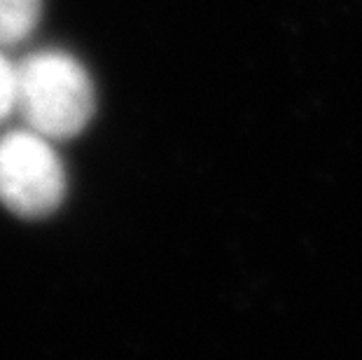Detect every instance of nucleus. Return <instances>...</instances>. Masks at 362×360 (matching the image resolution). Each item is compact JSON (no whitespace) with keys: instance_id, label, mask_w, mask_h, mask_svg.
<instances>
[{"instance_id":"f257e3e1","label":"nucleus","mask_w":362,"mask_h":360,"mask_svg":"<svg viewBox=\"0 0 362 360\" xmlns=\"http://www.w3.org/2000/svg\"><path fill=\"white\" fill-rule=\"evenodd\" d=\"M94 84L68 52L42 50L17 64V112L52 141L73 139L94 115Z\"/></svg>"},{"instance_id":"7ed1b4c3","label":"nucleus","mask_w":362,"mask_h":360,"mask_svg":"<svg viewBox=\"0 0 362 360\" xmlns=\"http://www.w3.org/2000/svg\"><path fill=\"white\" fill-rule=\"evenodd\" d=\"M42 0H0V45L24 42L40 21Z\"/></svg>"},{"instance_id":"20e7f679","label":"nucleus","mask_w":362,"mask_h":360,"mask_svg":"<svg viewBox=\"0 0 362 360\" xmlns=\"http://www.w3.org/2000/svg\"><path fill=\"white\" fill-rule=\"evenodd\" d=\"M17 112V64H12L0 45V122Z\"/></svg>"},{"instance_id":"f03ea898","label":"nucleus","mask_w":362,"mask_h":360,"mask_svg":"<svg viewBox=\"0 0 362 360\" xmlns=\"http://www.w3.org/2000/svg\"><path fill=\"white\" fill-rule=\"evenodd\" d=\"M66 197V168L52 139L17 129L0 136V204L21 218H45Z\"/></svg>"}]
</instances>
